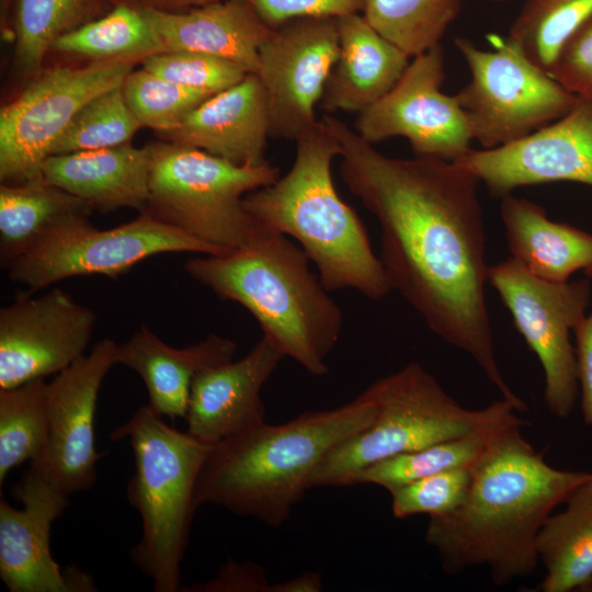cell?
I'll list each match as a JSON object with an SVG mask.
<instances>
[{
	"mask_svg": "<svg viewBox=\"0 0 592 592\" xmlns=\"http://www.w3.org/2000/svg\"><path fill=\"white\" fill-rule=\"evenodd\" d=\"M321 121L340 144L344 184L378 220L379 259L392 289L435 334L466 352L502 399L527 411L496 360L479 180L455 161L388 157L340 118Z\"/></svg>",
	"mask_w": 592,
	"mask_h": 592,
	"instance_id": "6da1fadb",
	"label": "cell"
},
{
	"mask_svg": "<svg viewBox=\"0 0 592 592\" xmlns=\"http://www.w3.org/2000/svg\"><path fill=\"white\" fill-rule=\"evenodd\" d=\"M524 421L501 429L471 466L463 503L451 514L430 517L425 542L444 572L489 569L503 587L531 576L539 563L538 534L591 473L556 468L523 437Z\"/></svg>",
	"mask_w": 592,
	"mask_h": 592,
	"instance_id": "7a4b0ae2",
	"label": "cell"
},
{
	"mask_svg": "<svg viewBox=\"0 0 592 592\" xmlns=\"http://www.w3.org/2000/svg\"><path fill=\"white\" fill-rule=\"evenodd\" d=\"M375 405L360 395L329 410L307 411L277 425H249L213 445L195 490L200 506L280 527L310 489L312 473L335 446L367 428Z\"/></svg>",
	"mask_w": 592,
	"mask_h": 592,
	"instance_id": "3957f363",
	"label": "cell"
},
{
	"mask_svg": "<svg viewBox=\"0 0 592 592\" xmlns=\"http://www.w3.org/2000/svg\"><path fill=\"white\" fill-rule=\"evenodd\" d=\"M255 224V223H254ZM310 260L287 236L255 224L249 239L224 254L187 260V274L219 298L243 306L284 356L315 376L328 373L343 317Z\"/></svg>",
	"mask_w": 592,
	"mask_h": 592,
	"instance_id": "277c9868",
	"label": "cell"
},
{
	"mask_svg": "<svg viewBox=\"0 0 592 592\" xmlns=\"http://www.w3.org/2000/svg\"><path fill=\"white\" fill-rule=\"evenodd\" d=\"M340 153L320 119L296 140L289 171L248 193L243 207L257 225L294 238L328 292L353 289L380 300L392 287L362 220L334 186L332 163Z\"/></svg>",
	"mask_w": 592,
	"mask_h": 592,
	"instance_id": "5b68a950",
	"label": "cell"
},
{
	"mask_svg": "<svg viewBox=\"0 0 592 592\" xmlns=\"http://www.w3.org/2000/svg\"><path fill=\"white\" fill-rule=\"evenodd\" d=\"M110 437L128 439L134 454L126 496L139 513L141 535L130 549L132 561L156 592L180 591L181 565L198 508L196 482L212 446L168 425L148 403Z\"/></svg>",
	"mask_w": 592,
	"mask_h": 592,
	"instance_id": "8992f818",
	"label": "cell"
},
{
	"mask_svg": "<svg viewBox=\"0 0 592 592\" xmlns=\"http://www.w3.org/2000/svg\"><path fill=\"white\" fill-rule=\"evenodd\" d=\"M361 395L375 405L374 420L329 452L312 473L310 488L352 486L373 464L508 421L517 412L504 399L467 409L417 362L375 380Z\"/></svg>",
	"mask_w": 592,
	"mask_h": 592,
	"instance_id": "52a82bcc",
	"label": "cell"
},
{
	"mask_svg": "<svg viewBox=\"0 0 592 592\" xmlns=\"http://www.w3.org/2000/svg\"><path fill=\"white\" fill-rule=\"evenodd\" d=\"M147 147L150 170L146 212L224 250L249 239L255 224L243 207V198L275 182L281 177L278 167L267 160L259 166H237L201 149L164 140Z\"/></svg>",
	"mask_w": 592,
	"mask_h": 592,
	"instance_id": "ba28073f",
	"label": "cell"
},
{
	"mask_svg": "<svg viewBox=\"0 0 592 592\" xmlns=\"http://www.w3.org/2000/svg\"><path fill=\"white\" fill-rule=\"evenodd\" d=\"M491 49L467 37L454 44L466 61L470 79L455 94L473 140L482 149L521 139L563 116L578 96L497 34L488 35Z\"/></svg>",
	"mask_w": 592,
	"mask_h": 592,
	"instance_id": "9c48e42d",
	"label": "cell"
},
{
	"mask_svg": "<svg viewBox=\"0 0 592 592\" xmlns=\"http://www.w3.org/2000/svg\"><path fill=\"white\" fill-rule=\"evenodd\" d=\"M88 216L71 218L12 260L11 281L35 293L80 275L116 278L137 263L160 253L224 254V250L157 219L148 212L111 229L100 230Z\"/></svg>",
	"mask_w": 592,
	"mask_h": 592,
	"instance_id": "30bf717a",
	"label": "cell"
},
{
	"mask_svg": "<svg viewBox=\"0 0 592 592\" xmlns=\"http://www.w3.org/2000/svg\"><path fill=\"white\" fill-rule=\"evenodd\" d=\"M137 59L54 66L31 80L0 112V180L22 184L43 178V163L79 110L122 86Z\"/></svg>",
	"mask_w": 592,
	"mask_h": 592,
	"instance_id": "8fae6325",
	"label": "cell"
},
{
	"mask_svg": "<svg viewBox=\"0 0 592 592\" xmlns=\"http://www.w3.org/2000/svg\"><path fill=\"white\" fill-rule=\"evenodd\" d=\"M488 282L542 365L549 412L559 419L569 418L579 396L570 333L585 317L591 300L589 280L546 281L510 258L488 267Z\"/></svg>",
	"mask_w": 592,
	"mask_h": 592,
	"instance_id": "7c38bea8",
	"label": "cell"
},
{
	"mask_svg": "<svg viewBox=\"0 0 592 592\" xmlns=\"http://www.w3.org/2000/svg\"><path fill=\"white\" fill-rule=\"evenodd\" d=\"M444 78L440 44L412 58L395 87L358 113L354 130L373 145L403 137L414 156L458 159L471 148L473 136L455 94L441 90Z\"/></svg>",
	"mask_w": 592,
	"mask_h": 592,
	"instance_id": "4fadbf2b",
	"label": "cell"
},
{
	"mask_svg": "<svg viewBox=\"0 0 592 592\" xmlns=\"http://www.w3.org/2000/svg\"><path fill=\"white\" fill-rule=\"evenodd\" d=\"M338 19L305 18L274 29L254 72L266 95L271 138L296 141L317 126L316 106L339 56Z\"/></svg>",
	"mask_w": 592,
	"mask_h": 592,
	"instance_id": "5bb4252c",
	"label": "cell"
},
{
	"mask_svg": "<svg viewBox=\"0 0 592 592\" xmlns=\"http://www.w3.org/2000/svg\"><path fill=\"white\" fill-rule=\"evenodd\" d=\"M95 314L67 292L22 293L0 309V390L57 375L86 354Z\"/></svg>",
	"mask_w": 592,
	"mask_h": 592,
	"instance_id": "9a60e30c",
	"label": "cell"
},
{
	"mask_svg": "<svg viewBox=\"0 0 592 592\" xmlns=\"http://www.w3.org/2000/svg\"><path fill=\"white\" fill-rule=\"evenodd\" d=\"M116 342L103 339L47 386V441L34 468L67 496L96 480L94 417L102 383L114 364Z\"/></svg>",
	"mask_w": 592,
	"mask_h": 592,
	"instance_id": "2e32d148",
	"label": "cell"
},
{
	"mask_svg": "<svg viewBox=\"0 0 592 592\" xmlns=\"http://www.w3.org/2000/svg\"><path fill=\"white\" fill-rule=\"evenodd\" d=\"M454 161L493 196L562 181L592 186V101L578 96L563 116L527 136L491 149L470 148Z\"/></svg>",
	"mask_w": 592,
	"mask_h": 592,
	"instance_id": "e0dca14e",
	"label": "cell"
},
{
	"mask_svg": "<svg viewBox=\"0 0 592 592\" xmlns=\"http://www.w3.org/2000/svg\"><path fill=\"white\" fill-rule=\"evenodd\" d=\"M18 509L0 500V578L10 592L95 591L77 566L61 569L50 551V530L69 496L30 467L12 487Z\"/></svg>",
	"mask_w": 592,
	"mask_h": 592,
	"instance_id": "ac0fdd59",
	"label": "cell"
},
{
	"mask_svg": "<svg viewBox=\"0 0 592 592\" xmlns=\"http://www.w3.org/2000/svg\"><path fill=\"white\" fill-rule=\"evenodd\" d=\"M285 357L262 337L240 360L207 368L192 383L186 432L215 445L225 437L265 421L261 390Z\"/></svg>",
	"mask_w": 592,
	"mask_h": 592,
	"instance_id": "d6986e66",
	"label": "cell"
},
{
	"mask_svg": "<svg viewBox=\"0 0 592 592\" xmlns=\"http://www.w3.org/2000/svg\"><path fill=\"white\" fill-rule=\"evenodd\" d=\"M160 140L194 147L237 166H259L269 133L264 88L255 73L213 94Z\"/></svg>",
	"mask_w": 592,
	"mask_h": 592,
	"instance_id": "ffe728a7",
	"label": "cell"
},
{
	"mask_svg": "<svg viewBox=\"0 0 592 592\" xmlns=\"http://www.w3.org/2000/svg\"><path fill=\"white\" fill-rule=\"evenodd\" d=\"M138 8L164 52L191 50L217 56L250 73L257 71L259 49L274 30L242 0H219L181 11Z\"/></svg>",
	"mask_w": 592,
	"mask_h": 592,
	"instance_id": "44dd1931",
	"label": "cell"
},
{
	"mask_svg": "<svg viewBox=\"0 0 592 592\" xmlns=\"http://www.w3.org/2000/svg\"><path fill=\"white\" fill-rule=\"evenodd\" d=\"M236 350L234 340L218 334L185 348H173L140 325L128 340L116 344L114 364L139 375L148 391V405L156 412L172 419L185 418L195 376L232 361Z\"/></svg>",
	"mask_w": 592,
	"mask_h": 592,
	"instance_id": "7402d4cb",
	"label": "cell"
},
{
	"mask_svg": "<svg viewBox=\"0 0 592 592\" xmlns=\"http://www.w3.org/2000/svg\"><path fill=\"white\" fill-rule=\"evenodd\" d=\"M339 56L319 103L325 114L361 113L385 96L409 65L402 50L353 13L338 19Z\"/></svg>",
	"mask_w": 592,
	"mask_h": 592,
	"instance_id": "603a6c76",
	"label": "cell"
},
{
	"mask_svg": "<svg viewBox=\"0 0 592 592\" xmlns=\"http://www.w3.org/2000/svg\"><path fill=\"white\" fill-rule=\"evenodd\" d=\"M150 153L130 143L116 147L49 156L43 178L86 201L93 210L122 207L146 210L149 200Z\"/></svg>",
	"mask_w": 592,
	"mask_h": 592,
	"instance_id": "cb8c5ba5",
	"label": "cell"
},
{
	"mask_svg": "<svg viewBox=\"0 0 592 592\" xmlns=\"http://www.w3.org/2000/svg\"><path fill=\"white\" fill-rule=\"evenodd\" d=\"M500 216L512 258L535 276L562 283L592 264V234L550 220L536 203L504 195Z\"/></svg>",
	"mask_w": 592,
	"mask_h": 592,
	"instance_id": "d4e9b609",
	"label": "cell"
},
{
	"mask_svg": "<svg viewBox=\"0 0 592 592\" xmlns=\"http://www.w3.org/2000/svg\"><path fill=\"white\" fill-rule=\"evenodd\" d=\"M543 525L537 538L543 592L592 591V473Z\"/></svg>",
	"mask_w": 592,
	"mask_h": 592,
	"instance_id": "484cf974",
	"label": "cell"
},
{
	"mask_svg": "<svg viewBox=\"0 0 592 592\" xmlns=\"http://www.w3.org/2000/svg\"><path fill=\"white\" fill-rule=\"evenodd\" d=\"M83 200L44 178L0 186V261L7 266L65 221L90 216Z\"/></svg>",
	"mask_w": 592,
	"mask_h": 592,
	"instance_id": "4316f807",
	"label": "cell"
},
{
	"mask_svg": "<svg viewBox=\"0 0 592 592\" xmlns=\"http://www.w3.org/2000/svg\"><path fill=\"white\" fill-rule=\"evenodd\" d=\"M111 9L105 0H15L12 73L18 86L23 89L43 70L56 39Z\"/></svg>",
	"mask_w": 592,
	"mask_h": 592,
	"instance_id": "83f0119b",
	"label": "cell"
},
{
	"mask_svg": "<svg viewBox=\"0 0 592 592\" xmlns=\"http://www.w3.org/2000/svg\"><path fill=\"white\" fill-rule=\"evenodd\" d=\"M101 18L62 35L50 52L94 60L137 59L163 53L164 48L138 7L113 2Z\"/></svg>",
	"mask_w": 592,
	"mask_h": 592,
	"instance_id": "f1b7e54d",
	"label": "cell"
},
{
	"mask_svg": "<svg viewBox=\"0 0 592 592\" xmlns=\"http://www.w3.org/2000/svg\"><path fill=\"white\" fill-rule=\"evenodd\" d=\"M521 421L524 420L515 415L508 421L380 460L360 471L352 485L371 483L391 492L425 476L473 466L501 429Z\"/></svg>",
	"mask_w": 592,
	"mask_h": 592,
	"instance_id": "f546056e",
	"label": "cell"
},
{
	"mask_svg": "<svg viewBox=\"0 0 592 592\" xmlns=\"http://www.w3.org/2000/svg\"><path fill=\"white\" fill-rule=\"evenodd\" d=\"M462 0H364L363 16L383 37L413 58L440 45Z\"/></svg>",
	"mask_w": 592,
	"mask_h": 592,
	"instance_id": "4dcf8cb0",
	"label": "cell"
},
{
	"mask_svg": "<svg viewBox=\"0 0 592 592\" xmlns=\"http://www.w3.org/2000/svg\"><path fill=\"white\" fill-rule=\"evenodd\" d=\"M45 378L0 390V485L9 471L35 460L47 441Z\"/></svg>",
	"mask_w": 592,
	"mask_h": 592,
	"instance_id": "1f68e13d",
	"label": "cell"
},
{
	"mask_svg": "<svg viewBox=\"0 0 592 592\" xmlns=\"http://www.w3.org/2000/svg\"><path fill=\"white\" fill-rule=\"evenodd\" d=\"M591 13L592 0H526L506 37L548 72L562 45Z\"/></svg>",
	"mask_w": 592,
	"mask_h": 592,
	"instance_id": "d6a6232c",
	"label": "cell"
},
{
	"mask_svg": "<svg viewBox=\"0 0 592 592\" xmlns=\"http://www.w3.org/2000/svg\"><path fill=\"white\" fill-rule=\"evenodd\" d=\"M141 127L118 86L100 93L79 110L53 145L50 156L128 144Z\"/></svg>",
	"mask_w": 592,
	"mask_h": 592,
	"instance_id": "836d02e7",
	"label": "cell"
},
{
	"mask_svg": "<svg viewBox=\"0 0 592 592\" xmlns=\"http://www.w3.org/2000/svg\"><path fill=\"white\" fill-rule=\"evenodd\" d=\"M125 100L141 123L156 134L174 129L212 93L158 77L143 67L130 71L122 83Z\"/></svg>",
	"mask_w": 592,
	"mask_h": 592,
	"instance_id": "e575fe53",
	"label": "cell"
},
{
	"mask_svg": "<svg viewBox=\"0 0 592 592\" xmlns=\"http://www.w3.org/2000/svg\"><path fill=\"white\" fill-rule=\"evenodd\" d=\"M140 64L158 77L212 94L237 84L250 73L231 60L191 50L153 54Z\"/></svg>",
	"mask_w": 592,
	"mask_h": 592,
	"instance_id": "d590c367",
	"label": "cell"
},
{
	"mask_svg": "<svg viewBox=\"0 0 592 592\" xmlns=\"http://www.w3.org/2000/svg\"><path fill=\"white\" fill-rule=\"evenodd\" d=\"M471 479V466H460L406 483L389 492L392 514L397 519L451 514L465 500Z\"/></svg>",
	"mask_w": 592,
	"mask_h": 592,
	"instance_id": "8d00e7d4",
	"label": "cell"
},
{
	"mask_svg": "<svg viewBox=\"0 0 592 592\" xmlns=\"http://www.w3.org/2000/svg\"><path fill=\"white\" fill-rule=\"evenodd\" d=\"M548 73L569 92L592 101V13L562 45Z\"/></svg>",
	"mask_w": 592,
	"mask_h": 592,
	"instance_id": "74e56055",
	"label": "cell"
},
{
	"mask_svg": "<svg viewBox=\"0 0 592 592\" xmlns=\"http://www.w3.org/2000/svg\"><path fill=\"white\" fill-rule=\"evenodd\" d=\"M271 27L296 19H339L363 10L364 0H242Z\"/></svg>",
	"mask_w": 592,
	"mask_h": 592,
	"instance_id": "f35d334b",
	"label": "cell"
},
{
	"mask_svg": "<svg viewBox=\"0 0 592 592\" xmlns=\"http://www.w3.org/2000/svg\"><path fill=\"white\" fill-rule=\"evenodd\" d=\"M271 583L260 563L229 559L207 581L182 585L180 592H269Z\"/></svg>",
	"mask_w": 592,
	"mask_h": 592,
	"instance_id": "ab89813d",
	"label": "cell"
},
{
	"mask_svg": "<svg viewBox=\"0 0 592 592\" xmlns=\"http://www.w3.org/2000/svg\"><path fill=\"white\" fill-rule=\"evenodd\" d=\"M573 334L582 417L587 425H592V311L574 328Z\"/></svg>",
	"mask_w": 592,
	"mask_h": 592,
	"instance_id": "60d3db41",
	"label": "cell"
},
{
	"mask_svg": "<svg viewBox=\"0 0 592 592\" xmlns=\"http://www.w3.org/2000/svg\"><path fill=\"white\" fill-rule=\"evenodd\" d=\"M322 587L319 572L305 571L295 578L271 584L269 592H319Z\"/></svg>",
	"mask_w": 592,
	"mask_h": 592,
	"instance_id": "b9f144b4",
	"label": "cell"
},
{
	"mask_svg": "<svg viewBox=\"0 0 592 592\" xmlns=\"http://www.w3.org/2000/svg\"><path fill=\"white\" fill-rule=\"evenodd\" d=\"M216 1L219 0H121V2H126L135 7L152 8L162 11H181Z\"/></svg>",
	"mask_w": 592,
	"mask_h": 592,
	"instance_id": "7bdbcfd3",
	"label": "cell"
},
{
	"mask_svg": "<svg viewBox=\"0 0 592 592\" xmlns=\"http://www.w3.org/2000/svg\"><path fill=\"white\" fill-rule=\"evenodd\" d=\"M14 4L15 0H0V25L1 34L4 39L13 38L10 19L12 18L11 11Z\"/></svg>",
	"mask_w": 592,
	"mask_h": 592,
	"instance_id": "ee69618b",
	"label": "cell"
},
{
	"mask_svg": "<svg viewBox=\"0 0 592 592\" xmlns=\"http://www.w3.org/2000/svg\"><path fill=\"white\" fill-rule=\"evenodd\" d=\"M584 273L588 277H592V264L584 270Z\"/></svg>",
	"mask_w": 592,
	"mask_h": 592,
	"instance_id": "f6af8a7d",
	"label": "cell"
},
{
	"mask_svg": "<svg viewBox=\"0 0 592 592\" xmlns=\"http://www.w3.org/2000/svg\"><path fill=\"white\" fill-rule=\"evenodd\" d=\"M492 1H503V0H492Z\"/></svg>",
	"mask_w": 592,
	"mask_h": 592,
	"instance_id": "bcb514c9",
	"label": "cell"
}]
</instances>
